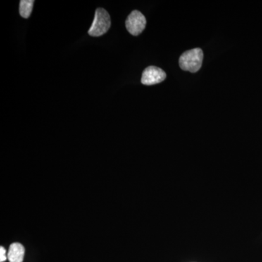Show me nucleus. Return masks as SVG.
Masks as SVG:
<instances>
[{
	"instance_id": "nucleus-1",
	"label": "nucleus",
	"mask_w": 262,
	"mask_h": 262,
	"mask_svg": "<svg viewBox=\"0 0 262 262\" xmlns=\"http://www.w3.org/2000/svg\"><path fill=\"white\" fill-rule=\"evenodd\" d=\"M203 52L201 48H194L184 52L179 58V65L184 71L195 73L203 64Z\"/></svg>"
},
{
	"instance_id": "nucleus-2",
	"label": "nucleus",
	"mask_w": 262,
	"mask_h": 262,
	"mask_svg": "<svg viewBox=\"0 0 262 262\" xmlns=\"http://www.w3.org/2000/svg\"><path fill=\"white\" fill-rule=\"evenodd\" d=\"M111 27V18L108 12L103 8L96 10L94 22L89 30V35L100 37L108 32Z\"/></svg>"
},
{
	"instance_id": "nucleus-3",
	"label": "nucleus",
	"mask_w": 262,
	"mask_h": 262,
	"mask_svg": "<svg viewBox=\"0 0 262 262\" xmlns=\"http://www.w3.org/2000/svg\"><path fill=\"white\" fill-rule=\"evenodd\" d=\"M146 20L145 16L139 10H134L127 17L125 26L129 33L132 35L140 34L145 29Z\"/></svg>"
},
{
	"instance_id": "nucleus-4",
	"label": "nucleus",
	"mask_w": 262,
	"mask_h": 262,
	"mask_svg": "<svg viewBox=\"0 0 262 262\" xmlns=\"http://www.w3.org/2000/svg\"><path fill=\"white\" fill-rule=\"evenodd\" d=\"M165 78L166 74L162 69L151 66L143 72L141 83L145 85H153L160 83L165 80Z\"/></svg>"
},
{
	"instance_id": "nucleus-5",
	"label": "nucleus",
	"mask_w": 262,
	"mask_h": 262,
	"mask_svg": "<svg viewBox=\"0 0 262 262\" xmlns=\"http://www.w3.org/2000/svg\"><path fill=\"white\" fill-rule=\"evenodd\" d=\"M25 255V248L19 243H13L10 246L8 259L10 262H23Z\"/></svg>"
},
{
	"instance_id": "nucleus-6",
	"label": "nucleus",
	"mask_w": 262,
	"mask_h": 262,
	"mask_svg": "<svg viewBox=\"0 0 262 262\" xmlns=\"http://www.w3.org/2000/svg\"><path fill=\"white\" fill-rule=\"evenodd\" d=\"M34 0H21L20 2L19 13L24 18H28L32 13Z\"/></svg>"
},
{
	"instance_id": "nucleus-7",
	"label": "nucleus",
	"mask_w": 262,
	"mask_h": 262,
	"mask_svg": "<svg viewBox=\"0 0 262 262\" xmlns=\"http://www.w3.org/2000/svg\"><path fill=\"white\" fill-rule=\"evenodd\" d=\"M7 258H8V256H6V250L4 247L1 246L0 247V262L6 261Z\"/></svg>"
}]
</instances>
